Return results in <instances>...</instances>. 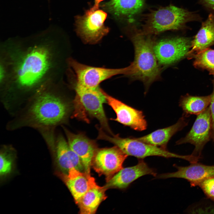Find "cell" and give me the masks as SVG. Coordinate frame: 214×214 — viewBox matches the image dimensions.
<instances>
[{
    "instance_id": "obj_20",
    "label": "cell",
    "mask_w": 214,
    "mask_h": 214,
    "mask_svg": "<svg viewBox=\"0 0 214 214\" xmlns=\"http://www.w3.org/2000/svg\"><path fill=\"white\" fill-rule=\"evenodd\" d=\"M146 0H110L103 5L109 12L118 17L131 20L143 9Z\"/></svg>"
},
{
    "instance_id": "obj_27",
    "label": "cell",
    "mask_w": 214,
    "mask_h": 214,
    "mask_svg": "<svg viewBox=\"0 0 214 214\" xmlns=\"http://www.w3.org/2000/svg\"><path fill=\"white\" fill-rule=\"evenodd\" d=\"M213 90L210 95V102L209 107L210 109L211 118L212 125V139L214 142V80L213 81Z\"/></svg>"
},
{
    "instance_id": "obj_18",
    "label": "cell",
    "mask_w": 214,
    "mask_h": 214,
    "mask_svg": "<svg viewBox=\"0 0 214 214\" xmlns=\"http://www.w3.org/2000/svg\"><path fill=\"white\" fill-rule=\"evenodd\" d=\"M186 118L182 116L176 123L171 126L135 138L141 142L166 149L167 144L172 136L188 125V121Z\"/></svg>"
},
{
    "instance_id": "obj_22",
    "label": "cell",
    "mask_w": 214,
    "mask_h": 214,
    "mask_svg": "<svg viewBox=\"0 0 214 214\" xmlns=\"http://www.w3.org/2000/svg\"><path fill=\"white\" fill-rule=\"evenodd\" d=\"M210 100V95L198 96L187 94L182 96L179 106L183 111L182 116L186 118L192 115H199L209 107Z\"/></svg>"
},
{
    "instance_id": "obj_17",
    "label": "cell",
    "mask_w": 214,
    "mask_h": 214,
    "mask_svg": "<svg viewBox=\"0 0 214 214\" xmlns=\"http://www.w3.org/2000/svg\"><path fill=\"white\" fill-rule=\"evenodd\" d=\"M107 189L101 187L91 176L89 179V186L87 191L76 203L82 214H95L100 203L107 197L105 193Z\"/></svg>"
},
{
    "instance_id": "obj_2",
    "label": "cell",
    "mask_w": 214,
    "mask_h": 214,
    "mask_svg": "<svg viewBox=\"0 0 214 214\" xmlns=\"http://www.w3.org/2000/svg\"><path fill=\"white\" fill-rule=\"evenodd\" d=\"M129 31L135 56L128 76L132 80L142 81L147 91L153 83L160 79L162 70L154 51L155 40L152 35L143 33L135 26H132Z\"/></svg>"
},
{
    "instance_id": "obj_16",
    "label": "cell",
    "mask_w": 214,
    "mask_h": 214,
    "mask_svg": "<svg viewBox=\"0 0 214 214\" xmlns=\"http://www.w3.org/2000/svg\"><path fill=\"white\" fill-rule=\"evenodd\" d=\"M55 152L58 166L64 174H67L71 169L75 168L84 172L81 160L71 149L63 136L59 134L56 136Z\"/></svg>"
},
{
    "instance_id": "obj_28",
    "label": "cell",
    "mask_w": 214,
    "mask_h": 214,
    "mask_svg": "<svg viewBox=\"0 0 214 214\" xmlns=\"http://www.w3.org/2000/svg\"><path fill=\"white\" fill-rule=\"evenodd\" d=\"M200 4L207 10L214 14V0H199Z\"/></svg>"
},
{
    "instance_id": "obj_12",
    "label": "cell",
    "mask_w": 214,
    "mask_h": 214,
    "mask_svg": "<svg viewBox=\"0 0 214 214\" xmlns=\"http://www.w3.org/2000/svg\"><path fill=\"white\" fill-rule=\"evenodd\" d=\"M106 102L115 111L116 118L113 119L135 130L142 131L147 126L143 112L109 95L102 89Z\"/></svg>"
},
{
    "instance_id": "obj_9",
    "label": "cell",
    "mask_w": 214,
    "mask_h": 214,
    "mask_svg": "<svg viewBox=\"0 0 214 214\" xmlns=\"http://www.w3.org/2000/svg\"><path fill=\"white\" fill-rule=\"evenodd\" d=\"M107 14L102 10H88L83 16L76 19L77 32L86 43L95 44L101 40L109 32L104 22Z\"/></svg>"
},
{
    "instance_id": "obj_11",
    "label": "cell",
    "mask_w": 214,
    "mask_h": 214,
    "mask_svg": "<svg viewBox=\"0 0 214 214\" xmlns=\"http://www.w3.org/2000/svg\"><path fill=\"white\" fill-rule=\"evenodd\" d=\"M128 156L116 146L98 148L92 159V167L99 176H105L106 182L123 168V164Z\"/></svg>"
},
{
    "instance_id": "obj_21",
    "label": "cell",
    "mask_w": 214,
    "mask_h": 214,
    "mask_svg": "<svg viewBox=\"0 0 214 214\" xmlns=\"http://www.w3.org/2000/svg\"><path fill=\"white\" fill-rule=\"evenodd\" d=\"M61 175L76 203L88 190L91 175L75 168L70 169L67 174Z\"/></svg>"
},
{
    "instance_id": "obj_24",
    "label": "cell",
    "mask_w": 214,
    "mask_h": 214,
    "mask_svg": "<svg viewBox=\"0 0 214 214\" xmlns=\"http://www.w3.org/2000/svg\"><path fill=\"white\" fill-rule=\"evenodd\" d=\"M14 150L10 145H3L1 150L0 156V174L4 176L9 173L12 169L11 157Z\"/></svg>"
},
{
    "instance_id": "obj_8",
    "label": "cell",
    "mask_w": 214,
    "mask_h": 214,
    "mask_svg": "<svg viewBox=\"0 0 214 214\" xmlns=\"http://www.w3.org/2000/svg\"><path fill=\"white\" fill-rule=\"evenodd\" d=\"M191 42L189 38L179 36L155 40L154 51L162 69L173 64L187 56Z\"/></svg>"
},
{
    "instance_id": "obj_29",
    "label": "cell",
    "mask_w": 214,
    "mask_h": 214,
    "mask_svg": "<svg viewBox=\"0 0 214 214\" xmlns=\"http://www.w3.org/2000/svg\"><path fill=\"white\" fill-rule=\"evenodd\" d=\"M103 0H95L94 5L90 10L94 11L98 9L100 3Z\"/></svg>"
},
{
    "instance_id": "obj_3",
    "label": "cell",
    "mask_w": 214,
    "mask_h": 214,
    "mask_svg": "<svg viewBox=\"0 0 214 214\" xmlns=\"http://www.w3.org/2000/svg\"><path fill=\"white\" fill-rule=\"evenodd\" d=\"M143 33L154 35L167 31L184 30L191 21H200L202 18L195 12L170 4L152 10L143 17Z\"/></svg>"
},
{
    "instance_id": "obj_1",
    "label": "cell",
    "mask_w": 214,
    "mask_h": 214,
    "mask_svg": "<svg viewBox=\"0 0 214 214\" xmlns=\"http://www.w3.org/2000/svg\"><path fill=\"white\" fill-rule=\"evenodd\" d=\"M71 109L65 98L56 92L41 89L30 98L16 117L10 121L11 130L29 127L41 135L55 133L57 126L66 122Z\"/></svg>"
},
{
    "instance_id": "obj_26",
    "label": "cell",
    "mask_w": 214,
    "mask_h": 214,
    "mask_svg": "<svg viewBox=\"0 0 214 214\" xmlns=\"http://www.w3.org/2000/svg\"><path fill=\"white\" fill-rule=\"evenodd\" d=\"M212 202L210 200L207 204H206L207 202L206 203H205V204H204V202H203L202 201L199 202L198 203L195 204L189 207L188 209L187 210V211L190 212V213L191 212L192 213H200V212L202 211L207 212L206 209L207 208L214 210V202ZM207 209L209 212V211ZM210 210L213 213V211Z\"/></svg>"
},
{
    "instance_id": "obj_15",
    "label": "cell",
    "mask_w": 214,
    "mask_h": 214,
    "mask_svg": "<svg viewBox=\"0 0 214 214\" xmlns=\"http://www.w3.org/2000/svg\"><path fill=\"white\" fill-rule=\"evenodd\" d=\"M173 166L177 169V171L159 174L155 177V178H182L187 180L191 186L193 187L198 186L204 179L214 176V166L207 165L198 162L191 163L185 166L176 164Z\"/></svg>"
},
{
    "instance_id": "obj_7",
    "label": "cell",
    "mask_w": 214,
    "mask_h": 214,
    "mask_svg": "<svg viewBox=\"0 0 214 214\" xmlns=\"http://www.w3.org/2000/svg\"><path fill=\"white\" fill-rule=\"evenodd\" d=\"M68 62L75 75L74 87L83 89L97 88L102 81L117 75L128 76L132 68L131 64L126 67L118 69L94 67L81 64L72 58L68 59Z\"/></svg>"
},
{
    "instance_id": "obj_23",
    "label": "cell",
    "mask_w": 214,
    "mask_h": 214,
    "mask_svg": "<svg viewBox=\"0 0 214 214\" xmlns=\"http://www.w3.org/2000/svg\"><path fill=\"white\" fill-rule=\"evenodd\" d=\"M194 66L205 69L214 75V50L207 48L194 56Z\"/></svg>"
},
{
    "instance_id": "obj_4",
    "label": "cell",
    "mask_w": 214,
    "mask_h": 214,
    "mask_svg": "<svg viewBox=\"0 0 214 214\" xmlns=\"http://www.w3.org/2000/svg\"><path fill=\"white\" fill-rule=\"evenodd\" d=\"M49 52L45 47L36 46L19 59L16 66L15 75L19 86L29 90L35 86L50 65Z\"/></svg>"
},
{
    "instance_id": "obj_6",
    "label": "cell",
    "mask_w": 214,
    "mask_h": 214,
    "mask_svg": "<svg viewBox=\"0 0 214 214\" xmlns=\"http://www.w3.org/2000/svg\"><path fill=\"white\" fill-rule=\"evenodd\" d=\"M97 139L108 141L119 147L128 156L142 159L150 156L165 158H175L185 160L190 163L195 161V158L191 155H180L169 151L166 149L147 144L135 138H122L119 135H109L100 128L98 129Z\"/></svg>"
},
{
    "instance_id": "obj_25",
    "label": "cell",
    "mask_w": 214,
    "mask_h": 214,
    "mask_svg": "<svg viewBox=\"0 0 214 214\" xmlns=\"http://www.w3.org/2000/svg\"><path fill=\"white\" fill-rule=\"evenodd\" d=\"M208 198L214 201V176L208 177L198 185Z\"/></svg>"
},
{
    "instance_id": "obj_10",
    "label": "cell",
    "mask_w": 214,
    "mask_h": 214,
    "mask_svg": "<svg viewBox=\"0 0 214 214\" xmlns=\"http://www.w3.org/2000/svg\"><path fill=\"white\" fill-rule=\"evenodd\" d=\"M190 130L185 136L176 142L177 145L190 143L194 149L192 155L201 157L202 151L206 144L212 139L211 118L209 107L197 115Z\"/></svg>"
},
{
    "instance_id": "obj_13",
    "label": "cell",
    "mask_w": 214,
    "mask_h": 214,
    "mask_svg": "<svg viewBox=\"0 0 214 214\" xmlns=\"http://www.w3.org/2000/svg\"><path fill=\"white\" fill-rule=\"evenodd\" d=\"M147 174L157 176L155 169L150 168L141 159L137 165L122 169L106 181L104 186L107 190L110 188L125 190L135 180Z\"/></svg>"
},
{
    "instance_id": "obj_14",
    "label": "cell",
    "mask_w": 214,
    "mask_h": 214,
    "mask_svg": "<svg viewBox=\"0 0 214 214\" xmlns=\"http://www.w3.org/2000/svg\"><path fill=\"white\" fill-rule=\"evenodd\" d=\"M63 129L68 144L80 158L84 168V172L88 175H91L92 160L98 149L96 143L83 134H74L64 127Z\"/></svg>"
},
{
    "instance_id": "obj_19",
    "label": "cell",
    "mask_w": 214,
    "mask_h": 214,
    "mask_svg": "<svg viewBox=\"0 0 214 214\" xmlns=\"http://www.w3.org/2000/svg\"><path fill=\"white\" fill-rule=\"evenodd\" d=\"M214 44V14L210 13L202 22L201 27L191 41V49L187 56L189 59Z\"/></svg>"
},
{
    "instance_id": "obj_5",
    "label": "cell",
    "mask_w": 214,
    "mask_h": 214,
    "mask_svg": "<svg viewBox=\"0 0 214 214\" xmlns=\"http://www.w3.org/2000/svg\"><path fill=\"white\" fill-rule=\"evenodd\" d=\"M74 88L76 95L73 100L74 116L87 122L89 121L88 116L95 118L102 128L113 135L103 109V104L106 101L102 89L99 87L95 89Z\"/></svg>"
}]
</instances>
